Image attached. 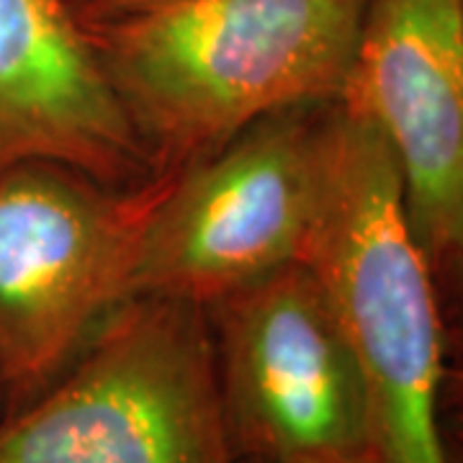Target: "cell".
Listing matches in <instances>:
<instances>
[{"label":"cell","mask_w":463,"mask_h":463,"mask_svg":"<svg viewBox=\"0 0 463 463\" xmlns=\"http://www.w3.org/2000/svg\"><path fill=\"white\" fill-rule=\"evenodd\" d=\"M365 0H170L85 24L163 167H181L291 109L337 103Z\"/></svg>","instance_id":"obj_1"},{"label":"cell","mask_w":463,"mask_h":463,"mask_svg":"<svg viewBox=\"0 0 463 463\" xmlns=\"http://www.w3.org/2000/svg\"><path fill=\"white\" fill-rule=\"evenodd\" d=\"M301 263L317 276L358 361L381 463H450L448 340L435 270L386 142L340 103L322 114L319 196Z\"/></svg>","instance_id":"obj_2"},{"label":"cell","mask_w":463,"mask_h":463,"mask_svg":"<svg viewBox=\"0 0 463 463\" xmlns=\"http://www.w3.org/2000/svg\"><path fill=\"white\" fill-rule=\"evenodd\" d=\"M0 463H242L206 309L118 304L42 394L0 412Z\"/></svg>","instance_id":"obj_3"},{"label":"cell","mask_w":463,"mask_h":463,"mask_svg":"<svg viewBox=\"0 0 463 463\" xmlns=\"http://www.w3.org/2000/svg\"><path fill=\"white\" fill-rule=\"evenodd\" d=\"M173 167L129 188L29 163L0 173L3 412L42 394L118 304Z\"/></svg>","instance_id":"obj_4"},{"label":"cell","mask_w":463,"mask_h":463,"mask_svg":"<svg viewBox=\"0 0 463 463\" xmlns=\"http://www.w3.org/2000/svg\"><path fill=\"white\" fill-rule=\"evenodd\" d=\"M325 109L260 118L173 167L139 245L132 297L206 307L301 263L317 214Z\"/></svg>","instance_id":"obj_5"},{"label":"cell","mask_w":463,"mask_h":463,"mask_svg":"<svg viewBox=\"0 0 463 463\" xmlns=\"http://www.w3.org/2000/svg\"><path fill=\"white\" fill-rule=\"evenodd\" d=\"M242 463H327L373 448L364 376L317 276L286 265L203 307Z\"/></svg>","instance_id":"obj_6"},{"label":"cell","mask_w":463,"mask_h":463,"mask_svg":"<svg viewBox=\"0 0 463 463\" xmlns=\"http://www.w3.org/2000/svg\"><path fill=\"white\" fill-rule=\"evenodd\" d=\"M337 103L386 142L435 276L463 273V0H365Z\"/></svg>","instance_id":"obj_7"},{"label":"cell","mask_w":463,"mask_h":463,"mask_svg":"<svg viewBox=\"0 0 463 463\" xmlns=\"http://www.w3.org/2000/svg\"><path fill=\"white\" fill-rule=\"evenodd\" d=\"M29 163L109 185L152 165L70 0H0V173Z\"/></svg>","instance_id":"obj_8"},{"label":"cell","mask_w":463,"mask_h":463,"mask_svg":"<svg viewBox=\"0 0 463 463\" xmlns=\"http://www.w3.org/2000/svg\"><path fill=\"white\" fill-rule=\"evenodd\" d=\"M70 3L78 11V16L83 18V24H103V21L142 14L170 0H70Z\"/></svg>","instance_id":"obj_9"},{"label":"cell","mask_w":463,"mask_h":463,"mask_svg":"<svg viewBox=\"0 0 463 463\" xmlns=\"http://www.w3.org/2000/svg\"><path fill=\"white\" fill-rule=\"evenodd\" d=\"M463 404V355L458 361L448 364L446 373V392H443V410Z\"/></svg>","instance_id":"obj_10"},{"label":"cell","mask_w":463,"mask_h":463,"mask_svg":"<svg viewBox=\"0 0 463 463\" xmlns=\"http://www.w3.org/2000/svg\"><path fill=\"white\" fill-rule=\"evenodd\" d=\"M448 432H450V440L461 443L463 446V404H453L448 407Z\"/></svg>","instance_id":"obj_11"},{"label":"cell","mask_w":463,"mask_h":463,"mask_svg":"<svg viewBox=\"0 0 463 463\" xmlns=\"http://www.w3.org/2000/svg\"><path fill=\"white\" fill-rule=\"evenodd\" d=\"M327 463H381L376 448H368V450H361V453H353V456H345V458H335V461Z\"/></svg>","instance_id":"obj_12"},{"label":"cell","mask_w":463,"mask_h":463,"mask_svg":"<svg viewBox=\"0 0 463 463\" xmlns=\"http://www.w3.org/2000/svg\"><path fill=\"white\" fill-rule=\"evenodd\" d=\"M448 461H450V463H463V446H461V443H456V440H450V443H448Z\"/></svg>","instance_id":"obj_13"},{"label":"cell","mask_w":463,"mask_h":463,"mask_svg":"<svg viewBox=\"0 0 463 463\" xmlns=\"http://www.w3.org/2000/svg\"><path fill=\"white\" fill-rule=\"evenodd\" d=\"M0 410H3V389H0Z\"/></svg>","instance_id":"obj_14"}]
</instances>
